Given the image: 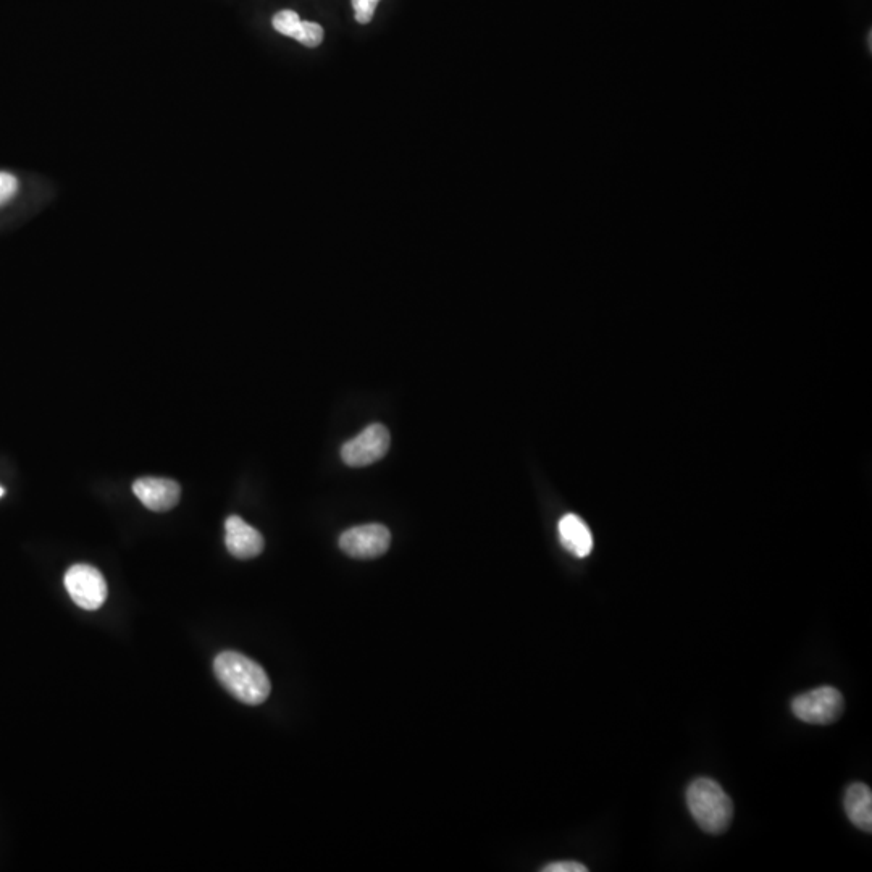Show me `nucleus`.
Segmentation results:
<instances>
[{"instance_id":"obj_1","label":"nucleus","mask_w":872,"mask_h":872,"mask_svg":"<svg viewBox=\"0 0 872 872\" xmlns=\"http://www.w3.org/2000/svg\"><path fill=\"white\" fill-rule=\"evenodd\" d=\"M214 669L220 684L236 700L256 706L269 698L272 690L269 675L265 674L256 661L246 658L244 654L236 651L220 653L215 658Z\"/></svg>"},{"instance_id":"obj_2","label":"nucleus","mask_w":872,"mask_h":872,"mask_svg":"<svg viewBox=\"0 0 872 872\" xmlns=\"http://www.w3.org/2000/svg\"><path fill=\"white\" fill-rule=\"evenodd\" d=\"M688 810L708 834H722L734 818V803L716 780L700 777L687 790Z\"/></svg>"},{"instance_id":"obj_3","label":"nucleus","mask_w":872,"mask_h":872,"mask_svg":"<svg viewBox=\"0 0 872 872\" xmlns=\"http://www.w3.org/2000/svg\"><path fill=\"white\" fill-rule=\"evenodd\" d=\"M792 713L806 724L827 726L842 716V693L829 685L803 693L792 701Z\"/></svg>"},{"instance_id":"obj_4","label":"nucleus","mask_w":872,"mask_h":872,"mask_svg":"<svg viewBox=\"0 0 872 872\" xmlns=\"http://www.w3.org/2000/svg\"><path fill=\"white\" fill-rule=\"evenodd\" d=\"M391 438L388 428L382 424H372L359 433L356 438L344 443L341 457L349 467H365L380 461L390 449Z\"/></svg>"},{"instance_id":"obj_5","label":"nucleus","mask_w":872,"mask_h":872,"mask_svg":"<svg viewBox=\"0 0 872 872\" xmlns=\"http://www.w3.org/2000/svg\"><path fill=\"white\" fill-rule=\"evenodd\" d=\"M65 588L80 608L96 611L107 600V583L101 572L88 564H76L65 574Z\"/></svg>"},{"instance_id":"obj_6","label":"nucleus","mask_w":872,"mask_h":872,"mask_svg":"<svg viewBox=\"0 0 872 872\" xmlns=\"http://www.w3.org/2000/svg\"><path fill=\"white\" fill-rule=\"evenodd\" d=\"M391 545V533L385 525L367 524L341 533L340 548L354 559L380 558Z\"/></svg>"},{"instance_id":"obj_7","label":"nucleus","mask_w":872,"mask_h":872,"mask_svg":"<svg viewBox=\"0 0 872 872\" xmlns=\"http://www.w3.org/2000/svg\"><path fill=\"white\" fill-rule=\"evenodd\" d=\"M133 491L147 509L156 512L175 508L181 496L180 485L168 478H139L133 485Z\"/></svg>"},{"instance_id":"obj_8","label":"nucleus","mask_w":872,"mask_h":872,"mask_svg":"<svg viewBox=\"0 0 872 872\" xmlns=\"http://www.w3.org/2000/svg\"><path fill=\"white\" fill-rule=\"evenodd\" d=\"M225 543L228 551L238 559H252L264 551V537L259 530L246 524L241 517L231 516L225 522Z\"/></svg>"},{"instance_id":"obj_9","label":"nucleus","mask_w":872,"mask_h":872,"mask_svg":"<svg viewBox=\"0 0 872 872\" xmlns=\"http://www.w3.org/2000/svg\"><path fill=\"white\" fill-rule=\"evenodd\" d=\"M273 28L283 36L296 39L302 46L317 47L322 44V26L314 21H302L294 10H281L272 20Z\"/></svg>"},{"instance_id":"obj_10","label":"nucleus","mask_w":872,"mask_h":872,"mask_svg":"<svg viewBox=\"0 0 872 872\" xmlns=\"http://www.w3.org/2000/svg\"><path fill=\"white\" fill-rule=\"evenodd\" d=\"M559 540L569 553L587 558L593 550V535L588 525L575 514H566L559 520Z\"/></svg>"},{"instance_id":"obj_11","label":"nucleus","mask_w":872,"mask_h":872,"mask_svg":"<svg viewBox=\"0 0 872 872\" xmlns=\"http://www.w3.org/2000/svg\"><path fill=\"white\" fill-rule=\"evenodd\" d=\"M845 811L850 821L864 832L872 831V792L868 785H850L845 793Z\"/></svg>"},{"instance_id":"obj_12","label":"nucleus","mask_w":872,"mask_h":872,"mask_svg":"<svg viewBox=\"0 0 872 872\" xmlns=\"http://www.w3.org/2000/svg\"><path fill=\"white\" fill-rule=\"evenodd\" d=\"M380 0H353V9L357 23L367 25L374 18L375 10Z\"/></svg>"},{"instance_id":"obj_13","label":"nucleus","mask_w":872,"mask_h":872,"mask_svg":"<svg viewBox=\"0 0 872 872\" xmlns=\"http://www.w3.org/2000/svg\"><path fill=\"white\" fill-rule=\"evenodd\" d=\"M18 193V180L10 173L0 172V206L15 198Z\"/></svg>"},{"instance_id":"obj_14","label":"nucleus","mask_w":872,"mask_h":872,"mask_svg":"<svg viewBox=\"0 0 872 872\" xmlns=\"http://www.w3.org/2000/svg\"><path fill=\"white\" fill-rule=\"evenodd\" d=\"M543 872H587L588 869L583 864L575 863V861H559V863H551L541 869Z\"/></svg>"},{"instance_id":"obj_15","label":"nucleus","mask_w":872,"mask_h":872,"mask_svg":"<svg viewBox=\"0 0 872 872\" xmlns=\"http://www.w3.org/2000/svg\"><path fill=\"white\" fill-rule=\"evenodd\" d=\"M2 496H4V488L0 487V498H2Z\"/></svg>"}]
</instances>
